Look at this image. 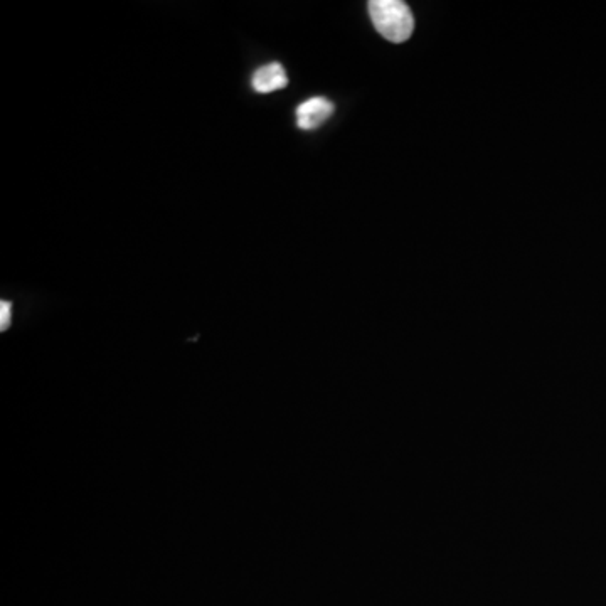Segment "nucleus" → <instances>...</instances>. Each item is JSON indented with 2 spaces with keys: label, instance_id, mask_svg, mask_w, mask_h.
I'll return each instance as SVG.
<instances>
[{
  "label": "nucleus",
  "instance_id": "nucleus-1",
  "mask_svg": "<svg viewBox=\"0 0 606 606\" xmlns=\"http://www.w3.org/2000/svg\"><path fill=\"white\" fill-rule=\"evenodd\" d=\"M369 16L376 31L391 43H404L411 38L415 19L410 7L401 0H373L369 2Z\"/></svg>",
  "mask_w": 606,
  "mask_h": 606
},
{
  "label": "nucleus",
  "instance_id": "nucleus-3",
  "mask_svg": "<svg viewBox=\"0 0 606 606\" xmlns=\"http://www.w3.org/2000/svg\"><path fill=\"white\" fill-rule=\"evenodd\" d=\"M251 85H253V90L258 93H273V91L283 90L288 85L287 71L280 63L265 64L255 71V75L251 78Z\"/></svg>",
  "mask_w": 606,
  "mask_h": 606
},
{
  "label": "nucleus",
  "instance_id": "nucleus-4",
  "mask_svg": "<svg viewBox=\"0 0 606 606\" xmlns=\"http://www.w3.org/2000/svg\"><path fill=\"white\" fill-rule=\"evenodd\" d=\"M11 320L12 303L6 302V300H4V302L0 303V329H2V332L11 327Z\"/></svg>",
  "mask_w": 606,
  "mask_h": 606
},
{
  "label": "nucleus",
  "instance_id": "nucleus-2",
  "mask_svg": "<svg viewBox=\"0 0 606 606\" xmlns=\"http://www.w3.org/2000/svg\"><path fill=\"white\" fill-rule=\"evenodd\" d=\"M334 113V103L317 96V98H310V100L303 101L297 107V125L302 130H314L319 128L322 123L327 122Z\"/></svg>",
  "mask_w": 606,
  "mask_h": 606
}]
</instances>
